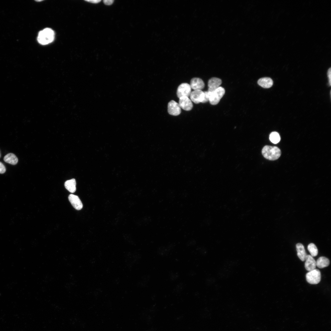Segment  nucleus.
I'll return each instance as SVG.
<instances>
[{"label": "nucleus", "mask_w": 331, "mask_h": 331, "mask_svg": "<svg viewBox=\"0 0 331 331\" xmlns=\"http://www.w3.org/2000/svg\"><path fill=\"white\" fill-rule=\"evenodd\" d=\"M65 188L71 193L74 192L76 190V182L74 179L66 181L64 183Z\"/></svg>", "instance_id": "nucleus-16"}, {"label": "nucleus", "mask_w": 331, "mask_h": 331, "mask_svg": "<svg viewBox=\"0 0 331 331\" xmlns=\"http://www.w3.org/2000/svg\"><path fill=\"white\" fill-rule=\"evenodd\" d=\"M262 154L265 158L273 161L277 159L280 157L281 152L276 146L266 145L262 150Z\"/></svg>", "instance_id": "nucleus-1"}, {"label": "nucleus", "mask_w": 331, "mask_h": 331, "mask_svg": "<svg viewBox=\"0 0 331 331\" xmlns=\"http://www.w3.org/2000/svg\"><path fill=\"white\" fill-rule=\"evenodd\" d=\"M190 100L195 103H202L204 98V93L201 90H194L191 92L190 95Z\"/></svg>", "instance_id": "nucleus-8"}, {"label": "nucleus", "mask_w": 331, "mask_h": 331, "mask_svg": "<svg viewBox=\"0 0 331 331\" xmlns=\"http://www.w3.org/2000/svg\"><path fill=\"white\" fill-rule=\"evenodd\" d=\"M307 249L312 257H315L318 255V249L314 244L313 243L310 244L307 246Z\"/></svg>", "instance_id": "nucleus-19"}, {"label": "nucleus", "mask_w": 331, "mask_h": 331, "mask_svg": "<svg viewBox=\"0 0 331 331\" xmlns=\"http://www.w3.org/2000/svg\"><path fill=\"white\" fill-rule=\"evenodd\" d=\"M225 93V90L222 87L220 86L214 91L211 92L209 101L212 105L218 104Z\"/></svg>", "instance_id": "nucleus-3"}, {"label": "nucleus", "mask_w": 331, "mask_h": 331, "mask_svg": "<svg viewBox=\"0 0 331 331\" xmlns=\"http://www.w3.org/2000/svg\"><path fill=\"white\" fill-rule=\"evenodd\" d=\"M0 157H1V154H0Z\"/></svg>", "instance_id": "nucleus-26"}, {"label": "nucleus", "mask_w": 331, "mask_h": 331, "mask_svg": "<svg viewBox=\"0 0 331 331\" xmlns=\"http://www.w3.org/2000/svg\"><path fill=\"white\" fill-rule=\"evenodd\" d=\"M258 84L261 87L268 88L272 86L273 84L272 80L269 77H264L260 78L258 81Z\"/></svg>", "instance_id": "nucleus-13"}, {"label": "nucleus", "mask_w": 331, "mask_h": 331, "mask_svg": "<svg viewBox=\"0 0 331 331\" xmlns=\"http://www.w3.org/2000/svg\"><path fill=\"white\" fill-rule=\"evenodd\" d=\"M43 1V0H36V2H41V1Z\"/></svg>", "instance_id": "nucleus-25"}, {"label": "nucleus", "mask_w": 331, "mask_h": 331, "mask_svg": "<svg viewBox=\"0 0 331 331\" xmlns=\"http://www.w3.org/2000/svg\"><path fill=\"white\" fill-rule=\"evenodd\" d=\"M86 1L87 2H89L92 3H98L99 2H100V1H101V0H86Z\"/></svg>", "instance_id": "nucleus-24"}, {"label": "nucleus", "mask_w": 331, "mask_h": 331, "mask_svg": "<svg viewBox=\"0 0 331 331\" xmlns=\"http://www.w3.org/2000/svg\"><path fill=\"white\" fill-rule=\"evenodd\" d=\"M296 248L298 256L302 261H305L307 255L304 246L301 243H298L296 245Z\"/></svg>", "instance_id": "nucleus-14"}, {"label": "nucleus", "mask_w": 331, "mask_h": 331, "mask_svg": "<svg viewBox=\"0 0 331 331\" xmlns=\"http://www.w3.org/2000/svg\"><path fill=\"white\" fill-rule=\"evenodd\" d=\"M104 3L106 5H111L112 4L113 0H105L103 1Z\"/></svg>", "instance_id": "nucleus-23"}, {"label": "nucleus", "mask_w": 331, "mask_h": 331, "mask_svg": "<svg viewBox=\"0 0 331 331\" xmlns=\"http://www.w3.org/2000/svg\"><path fill=\"white\" fill-rule=\"evenodd\" d=\"M204 100L202 102L203 103H205L209 101L211 92L207 91H204Z\"/></svg>", "instance_id": "nucleus-20"}, {"label": "nucleus", "mask_w": 331, "mask_h": 331, "mask_svg": "<svg viewBox=\"0 0 331 331\" xmlns=\"http://www.w3.org/2000/svg\"><path fill=\"white\" fill-rule=\"evenodd\" d=\"M68 199L73 207L76 209L79 210L82 208L83 204L78 196L72 194H70L68 196Z\"/></svg>", "instance_id": "nucleus-11"}, {"label": "nucleus", "mask_w": 331, "mask_h": 331, "mask_svg": "<svg viewBox=\"0 0 331 331\" xmlns=\"http://www.w3.org/2000/svg\"><path fill=\"white\" fill-rule=\"evenodd\" d=\"M305 261V267L307 271L309 272L316 269V261L313 257L310 255H307Z\"/></svg>", "instance_id": "nucleus-12"}, {"label": "nucleus", "mask_w": 331, "mask_h": 331, "mask_svg": "<svg viewBox=\"0 0 331 331\" xmlns=\"http://www.w3.org/2000/svg\"><path fill=\"white\" fill-rule=\"evenodd\" d=\"M222 83V80L219 78L213 77L210 78L208 82V91L212 92L219 87Z\"/></svg>", "instance_id": "nucleus-9"}, {"label": "nucleus", "mask_w": 331, "mask_h": 331, "mask_svg": "<svg viewBox=\"0 0 331 331\" xmlns=\"http://www.w3.org/2000/svg\"><path fill=\"white\" fill-rule=\"evenodd\" d=\"M331 69L330 68L327 71V76L328 78L329 84L330 86L331 85Z\"/></svg>", "instance_id": "nucleus-22"}, {"label": "nucleus", "mask_w": 331, "mask_h": 331, "mask_svg": "<svg viewBox=\"0 0 331 331\" xmlns=\"http://www.w3.org/2000/svg\"><path fill=\"white\" fill-rule=\"evenodd\" d=\"M190 86L191 89L194 90H201L205 86L203 80L200 78H192L190 82Z\"/></svg>", "instance_id": "nucleus-10"}, {"label": "nucleus", "mask_w": 331, "mask_h": 331, "mask_svg": "<svg viewBox=\"0 0 331 331\" xmlns=\"http://www.w3.org/2000/svg\"><path fill=\"white\" fill-rule=\"evenodd\" d=\"M6 169L5 166L0 162V173L3 174L5 172Z\"/></svg>", "instance_id": "nucleus-21"}, {"label": "nucleus", "mask_w": 331, "mask_h": 331, "mask_svg": "<svg viewBox=\"0 0 331 331\" xmlns=\"http://www.w3.org/2000/svg\"><path fill=\"white\" fill-rule=\"evenodd\" d=\"M179 105L181 108L186 111H190L193 108L192 101L188 97L184 96L179 98Z\"/></svg>", "instance_id": "nucleus-7"}, {"label": "nucleus", "mask_w": 331, "mask_h": 331, "mask_svg": "<svg viewBox=\"0 0 331 331\" xmlns=\"http://www.w3.org/2000/svg\"><path fill=\"white\" fill-rule=\"evenodd\" d=\"M329 263V259L324 257H320L316 261V266L320 268H322L328 266Z\"/></svg>", "instance_id": "nucleus-17"}, {"label": "nucleus", "mask_w": 331, "mask_h": 331, "mask_svg": "<svg viewBox=\"0 0 331 331\" xmlns=\"http://www.w3.org/2000/svg\"><path fill=\"white\" fill-rule=\"evenodd\" d=\"M191 93V88L190 84L184 83L181 84L178 87L177 94L179 98L182 97H188Z\"/></svg>", "instance_id": "nucleus-5"}, {"label": "nucleus", "mask_w": 331, "mask_h": 331, "mask_svg": "<svg viewBox=\"0 0 331 331\" xmlns=\"http://www.w3.org/2000/svg\"><path fill=\"white\" fill-rule=\"evenodd\" d=\"M307 282L310 284H315L319 283L321 279V274L318 269H315L309 271L306 275Z\"/></svg>", "instance_id": "nucleus-4"}, {"label": "nucleus", "mask_w": 331, "mask_h": 331, "mask_svg": "<svg viewBox=\"0 0 331 331\" xmlns=\"http://www.w3.org/2000/svg\"><path fill=\"white\" fill-rule=\"evenodd\" d=\"M54 37V31L50 28H46L39 32L37 39L40 44L46 45L52 42Z\"/></svg>", "instance_id": "nucleus-2"}, {"label": "nucleus", "mask_w": 331, "mask_h": 331, "mask_svg": "<svg viewBox=\"0 0 331 331\" xmlns=\"http://www.w3.org/2000/svg\"><path fill=\"white\" fill-rule=\"evenodd\" d=\"M3 160L6 163L12 165H15L18 162V159L17 156L12 153H9L4 157Z\"/></svg>", "instance_id": "nucleus-15"}, {"label": "nucleus", "mask_w": 331, "mask_h": 331, "mask_svg": "<svg viewBox=\"0 0 331 331\" xmlns=\"http://www.w3.org/2000/svg\"><path fill=\"white\" fill-rule=\"evenodd\" d=\"M168 112L172 115H179L181 112V110L179 104L173 100L170 101L168 105Z\"/></svg>", "instance_id": "nucleus-6"}, {"label": "nucleus", "mask_w": 331, "mask_h": 331, "mask_svg": "<svg viewBox=\"0 0 331 331\" xmlns=\"http://www.w3.org/2000/svg\"><path fill=\"white\" fill-rule=\"evenodd\" d=\"M269 139L272 143L276 144L280 141V135L277 132L273 131L270 133L269 135Z\"/></svg>", "instance_id": "nucleus-18"}]
</instances>
